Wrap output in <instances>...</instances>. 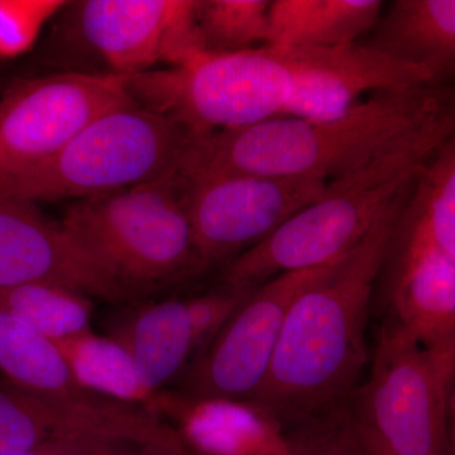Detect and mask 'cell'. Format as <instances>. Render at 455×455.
I'll use <instances>...</instances> for the list:
<instances>
[{
	"instance_id": "52a82bcc",
	"label": "cell",
	"mask_w": 455,
	"mask_h": 455,
	"mask_svg": "<svg viewBox=\"0 0 455 455\" xmlns=\"http://www.w3.org/2000/svg\"><path fill=\"white\" fill-rule=\"evenodd\" d=\"M455 346L427 347L388 319L367 382L350 397L355 423L391 455H451L448 403Z\"/></svg>"
},
{
	"instance_id": "2e32d148",
	"label": "cell",
	"mask_w": 455,
	"mask_h": 455,
	"mask_svg": "<svg viewBox=\"0 0 455 455\" xmlns=\"http://www.w3.org/2000/svg\"><path fill=\"white\" fill-rule=\"evenodd\" d=\"M148 411L169 424L193 455H291L283 425L251 401L163 390Z\"/></svg>"
},
{
	"instance_id": "ba28073f",
	"label": "cell",
	"mask_w": 455,
	"mask_h": 455,
	"mask_svg": "<svg viewBox=\"0 0 455 455\" xmlns=\"http://www.w3.org/2000/svg\"><path fill=\"white\" fill-rule=\"evenodd\" d=\"M131 100L127 77L112 73L12 84L0 99V182L50 160L90 123Z\"/></svg>"
},
{
	"instance_id": "9c48e42d",
	"label": "cell",
	"mask_w": 455,
	"mask_h": 455,
	"mask_svg": "<svg viewBox=\"0 0 455 455\" xmlns=\"http://www.w3.org/2000/svg\"><path fill=\"white\" fill-rule=\"evenodd\" d=\"M182 178V176H181ZM184 179V200L204 267L230 262L325 196L329 182L244 173Z\"/></svg>"
},
{
	"instance_id": "3957f363",
	"label": "cell",
	"mask_w": 455,
	"mask_h": 455,
	"mask_svg": "<svg viewBox=\"0 0 455 455\" xmlns=\"http://www.w3.org/2000/svg\"><path fill=\"white\" fill-rule=\"evenodd\" d=\"M443 140L442 132L427 128L355 172L329 182L322 199L228 262L223 283L254 289L277 275L325 267L343 259L383 212L411 190Z\"/></svg>"
},
{
	"instance_id": "cb8c5ba5",
	"label": "cell",
	"mask_w": 455,
	"mask_h": 455,
	"mask_svg": "<svg viewBox=\"0 0 455 455\" xmlns=\"http://www.w3.org/2000/svg\"><path fill=\"white\" fill-rule=\"evenodd\" d=\"M268 0H197L196 22L206 53H230L265 46Z\"/></svg>"
},
{
	"instance_id": "ffe728a7",
	"label": "cell",
	"mask_w": 455,
	"mask_h": 455,
	"mask_svg": "<svg viewBox=\"0 0 455 455\" xmlns=\"http://www.w3.org/2000/svg\"><path fill=\"white\" fill-rule=\"evenodd\" d=\"M0 379L46 396L92 401L99 396L75 379L55 341L0 307Z\"/></svg>"
},
{
	"instance_id": "7402d4cb",
	"label": "cell",
	"mask_w": 455,
	"mask_h": 455,
	"mask_svg": "<svg viewBox=\"0 0 455 455\" xmlns=\"http://www.w3.org/2000/svg\"><path fill=\"white\" fill-rule=\"evenodd\" d=\"M92 299L62 287L26 284L0 290V307L57 341L90 331Z\"/></svg>"
},
{
	"instance_id": "e0dca14e",
	"label": "cell",
	"mask_w": 455,
	"mask_h": 455,
	"mask_svg": "<svg viewBox=\"0 0 455 455\" xmlns=\"http://www.w3.org/2000/svg\"><path fill=\"white\" fill-rule=\"evenodd\" d=\"M109 337L130 353L152 392L164 390L193 361V326L184 300L139 305L112 326Z\"/></svg>"
},
{
	"instance_id": "7c38bea8",
	"label": "cell",
	"mask_w": 455,
	"mask_h": 455,
	"mask_svg": "<svg viewBox=\"0 0 455 455\" xmlns=\"http://www.w3.org/2000/svg\"><path fill=\"white\" fill-rule=\"evenodd\" d=\"M26 284L62 287L108 302H132L64 224L35 204L0 197V290Z\"/></svg>"
},
{
	"instance_id": "5bb4252c",
	"label": "cell",
	"mask_w": 455,
	"mask_h": 455,
	"mask_svg": "<svg viewBox=\"0 0 455 455\" xmlns=\"http://www.w3.org/2000/svg\"><path fill=\"white\" fill-rule=\"evenodd\" d=\"M157 427V419L140 406L46 396L0 379V455H26L64 439L136 442Z\"/></svg>"
},
{
	"instance_id": "9a60e30c",
	"label": "cell",
	"mask_w": 455,
	"mask_h": 455,
	"mask_svg": "<svg viewBox=\"0 0 455 455\" xmlns=\"http://www.w3.org/2000/svg\"><path fill=\"white\" fill-rule=\"evenodd\" d=\"M386 262L391 319L425 346L454 347L455 257L430 238L409 200Z\"/></svg>"
},
{
	"instance_id": "8fae6325",
	"label": "cell",
	"mask_w": 455,
	"mask_h": 455,
	"mask_svg": "<svg viewBox=\"0 0 455 455\" xmlns=\"http://www.w3.org/2000/svg\"><path fill=\"white\" fill-rule=\"evenodd\" d=\"M196 7L197 0H85L75 5V22L110 73L132 77L206 53Z\"/></svg>"
},
{
	"instance_id": "6da1fadb",
	"label": "cell",
	"mask_w": 455,
	"mask_h": 455,
	"mask_svg": "<svg viewBox=\"0 0 455 455\" xmlns=\"http://www.w3.org/2000/svg\"><path fill=\"white\" fill-rule=\"evenodd\" d=\"M411 190L383 212L355 250L302 290L287 311L267 377L250 400L284 429L349 401L355 391L367 362L374 283Z\"/></svg>"
},
{
	"instance_id": "484cf974",
	"label": "cell",
	"mask_w": 455,
	"mask_h": 455,
	"mask_svg": "<svg viewBox=\"0 0 455 455\" xmlns=\"http://www.w3.org/2000/svg\"><path fill=\"white\" fill-rule=\"evenodd\" d=\"M68 4L61 0H0V59L29 51L44 25Z\"/></svg>"
},
{
	"instance_id": "4dcf8cb0",
	"label": "cell",
	"mask_w": 455,
	"mask_h": 455,
	"mask_svg": "<svg viewBox=\"0 0 455 455\" xmlns=\"http://www.w3.org/2000/svg\"><path fill=\"white\" fill-rule=\"evenodd\" d=\"M357 430L362 448H363L366 455H391L386 451V449L383 448L382 445L373 438V436H371L370 434L366 433V431L361 429V427H358V424Z\"/></svg>"
},
{
	"instance_id": "4316f807",
	"label": "cell",
	"mask_w": 455,
	"mask_h": 455,
	"mask_svg": "<svg viewBox=\"0 0 455 455\" xmlns=\"http://www.w3.org/2000/svg\"><path fill=\"white\" fill-rule=\"evenodd\" d=\"M256 289L224 283L220 290H212L211 292L187 300L194 337V355L191 363L209 348L228 320Z\"/></svg>"
},
{
	"instance_id": "603a6c76",
	"label": "cell",
	"mask_w": 455,
	"mask_h": 455,
	"mask_svg": "<svg viewBox=\"0 0 455 455\" xmlns=\"http://www.w3.org/2000/svg\"><path fill=\"white\" fill-rule=\"evenodd\" d=\"M409 206L430 238L455 257V132L419 172Z\"/></svg>"
},
{
	"instance_id": "f1b7e54d",
	"label": "cell",
	"mask_w": 455,
	"mask_h": 455,
	"mask_svg": "<svg viewBox=\"0 0 455 455\" xmlns=\"http://www.w3.org/2000/svg\"><path fill=\"white\" fill-rule=\"evenodd\" d=\"M119 455H193L185 447L176 431L170 427L155 438L128 444Z\"/></svg>"
},
{
	"instance_id": "277c9868",
	"label": "cell",
	"mask_w": 455,
	"mask_h": 455,
	"mask_svg": "<svg viewBox=\"0 0 455 455\" xmlns=\"http://www.w3.org/2000/svg\"><path fill=\"white\" fill-rule=\"evenodd\" d=\"M61 223L132 302L205 269L179 172L77 200Z\"/></svg>"
},
{
	"instance_id": "8992f818",
	"label": "cell",
	"mask_w": 455,
	"mask_h": 455,
	"mask_svg": "<svg viewBox=\"0 0 455 455\" xmlns=\"http://www.w3.org/2000/svg\"><path fill=\"white\" fill-rule=\"evenodd\" d=\"M295 66L274 47L204 53L187 64L127 77L136 103L180 123L194 136L280 118Z\"/></svg>"
},
{
	"instance_id": "d4e9b609",
	"label": "cell",
	"mask_w": 455,
	"mask_h": 455,
	"mask_svg": "<svg viewBox=\"0 0 455 455\" xmlns=\"http://www.w3.org/2000/svg\"><path fill=\"white\" fill-rule=\"evenodd\" d=\"M349 401L287 427L291 455H366Z\"/></svg>"
},
{
	"instance_id": "30bf717a",
	"label": "cell",
	"mask_w": 455,
	"mask_h": 455,
	"mask_svg": "<svg viewBox=\"0 0 455 455\" xmlns=\"http://www.w3.org/2000/svg\"><path fill=\"white\" fill-rule=\"evenodd\" d=\"M335 263L286 272L259 284L188 367L176 391L196 398L252 400L267 377L293 300Z\"/></svg>"
},
{
	"instance_id": "f546056e",
	"label": "cell",
	"mask_w": 455,
	"mask_h": 455,
	"mask_svg": "<svg viewBox=\"0 0 455 455\" xmlns=\"http://www.w3.org/2000/svg\"><path fill=\"white\" fill-rule=\"evenodd\" d=\"M448 436L449 451H451V455H455V374L453 383H451V394H449Z\"/></svg>"
},
{
	"instance_id": "d6986e66",
	"label": "cell",
	"mask_w": 455,
	"mask_h": 455,
	"mask_svg": "<svg viewBox=\"0 0 455 455\" xmlns=\"http://www.w3.org/2000/svg\"><path fill=\"white\" fill-rule=\"evenodd\" d=\"M379 0H274L265 46L331 49L357 44L381 18Z\"/></svg>"
},
{
	"instance_id": "ac0fdd59",
	"label": "cell",
	"mask_w": 455,
	"mask_h": 455,
	"mask_svg": "<svg viewBox=\"0 0 455 455\" xmlns=\"http://www.w3.org/2000/svg\"><path fill=\"white\" fill-rule=\"evenodd\" d=\"M366 44L445 83L455 77V0L391 3Z\"/></svg>"
},
{
	"instance_id": "5b68a950",
	"label": "cell",
	"mask_w": 455,
	"mask_h": 455,
	"mask_svg": "<svg viewBox=\"0 0 455 455\" xmlns=\"http://www.w3.org/2000/svg\"><path fill=\"white\" fill-rule=\"evenodd\" d=\"M191 133L134 100L104 113L59 152L0 182V197L52 202L100 196L178 173Z\"/></svg>"
},
{
	"instance_id": "4fadbf2b",
	"label": "cell",
	"mask_w": 455,
	"mask_h": 455,
	"mask_svg": "<svg viewBox=\"0 0 455 455\" xmlns=\"http://www.w3.org/2000/svg\"><path fill=\"white\" fill-rule=\"evenodd\" d=\"M284 50L295 66L291 95L281 116L286 118L334 121L359 106L364 95L440 84L430 71L362 42L331 49Z\"/></svg>"
},
{
	"instance_id": "7a4b0ae2",
	"label": "cell",
	"mask_w": 455,
	"mask_h": 455,
	"mask_svg": "<svg viewBox=\"0 0 455 455\" xmlns=\"http://www.w3.org/2000/svg\"><path fill=\"white\" fill-rule=\"evenodd\" d=\"M455 108V85L374 92L341 118H281L191 136L181 175L244 173L334 181L372 163Z\"/></svg>"
},
{
	"instance_id": "83f0119b",
	"label": "cell",
	"mask_w": 455,
	"mask_h": 455,
	"mask_svg": "<svg viewBox=\"0 0 455 455\" xmlns=\"http://www.w3.org/2000/svg\"><path fill=\"white\" fill-rule=\"evenodd\" d=\"M130 443L97 438L56 440L26 455H119Z\"/></svg>"
},
{
	"instance_id": "44dd1931",
	"label": "cell",
	"mask_w": 455,
	"mask_h": 455,
	"mask_svg": "<svg viewBox=\"0 0 455 455\" xmlns=\"http://www.w3.org/2000/svg\"><path fill=\"white\" fill-rule=\"evenodd\" d=\"M55 343L65 355L75 379L86 390L148 410L157 392L146 387L133 359L121 344L92 331Z\"/></svg>"
}]
</instances>
